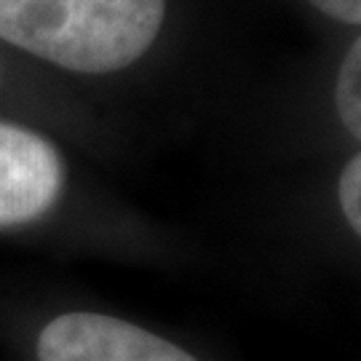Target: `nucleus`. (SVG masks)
<instances>
[{"label":"nucleus","instance_id":"2","mask_svg":"<svg viewBox=\"0 0 361 361\" xmlns=\"http://www.w3.org/2000/svg\"><path fill=\"white\" fill-rule=\"evenodd\" d=\"M67 188L59 147L40 131L0 118V228H22L56 209Z\"/></svg>","mask_w":361,"mask_h":361},{"label":"nucleus","instance_id":"3","mask_svg":"<svg viewBox=\"0 0 361 361\" xmlns=\"http://www.w3.org/2000/svg\"><path fill=\"white\" fill-rule=\"evenodd\" d=\"M38 361H198L145 326L94 310H67L40 329Z\"/></svg>","mask_w":361,"mask_h":361},{"label":"nucleus","instance_id":"4","mask_svg":"<svg viewBox=\"0 0 361 361\" xmlns=\"http://www.w3.org/2000/svg\"><path fill=\"white\" fill-rule=\"evenodd\" d=\"M335 113L350 140H361V40L353 38L343 51L335 75Z\"/></svg>","mask_w":361,"mask_h":361},{"label":"nucleus","instance_id":"5","mask_svg":"<svg viewBox=\"0 0 361 361\" xmlns=\"http://www.w3.org/2000/svg\"><path fill=\"white\" fill-rule=\"evenodd\" d=\"M337 207L348 231L361 235V155L353 153L337 177Z\"/></svg>","mask_w":361,"mask_h":361},{"label":"nucleus","instance_id":"1","mask_svg":"<svg viewBox=\"0 0 361 361\" xmlns=\"http://www.w3.org/2000/svg\"><path fill=\"white\" fill-rule=\"evenodd\" d=\"M166 13V0H0V43L73 75H116L153 51Z\"/></svg>","mask_w":361,"mask_h":361},{"label":"nucleus","instance_id":"6","mask_svg":"<svg viewBox=\"0 0 361 361\" xmlns=\"http://www.w3.org/2000/svg\"><path fill=\"white\" fill-rule=\"evenodd\" d=\"M326 19H332L337 25L359 27L361 25V0H305Z\"/></svg>","mask_w":361,"mask_h":361}]
</instances>
